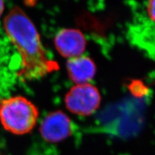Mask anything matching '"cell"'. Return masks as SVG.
Listing matches in <instances>:
<instances>
[{
    "label": "cell",
    "mask_w": 155,
    "mask_h": 155,
    "mask_svg": "<svg viewBox=\"0 0 155 155\" xmlns=\"http://www.w3.org/2000/svg\"><path fill=\"white\" fill-rule=\"evenodd\" d=\"M4 28L21 57L18 76L24 81L40 80L58 68L46 55L40 34L27 14L14 7L4 19Z\"/></svg>",
    "instance_id": "6da1fadb"
},
{
    "label": "cell",
    "mask_w": 155,
    "mask_h": 155,
    "mask_svg": "<svg viewBox=\"0 0 155 155\" xmlns=\"http://www.w3.org/2000/svg\"><path fill=\"white\" fill-rule=\"evenodd\" d=\"M39 114L37 107L24 96L0 100V122L3 128L12 134L30 133L35 127Z\"/></svg>",
    "instance_id": "7a4b0ae2"
},
{
    "label": "cell",
    "mask_w": 155,
    "mask_h": 155,
    "mask_svg": "<svg viewBox=\"0 0 155 155\" xmlns=\"http://www.w3.org/2000/svg\"><path fill=\"white\" fill-rule=\"evenodd\" d=\"M65 105L71 113L88 116L98 110L101 104L98 89L89 83L76 85L65 96Z\"/></svg>",
    "instance_id": "3957f363"
},
{
    "label": "cell",
    "mask_w": 155,
    "mask_h": 155,
    "mask_svg": "<svg viewBox=\"0 0 155 155\" xmlns=\"http://www.w3.org/2000/svg\"><path fill=\"white\" fill-rule=\"evenodd\" d=\"M45 141L59 143L69 138L73 131V124L69 116L61 110L48 113L43 119L39 128Z\"/></svg>",
    "instance_id": "277c9868"
},
{
    "label": "cell",
    "mask_w": 155,
    "mask_h": 155,
    "mask_svg": "<svg viewBox=\"0 0 155 155\" xmlns=\"http://www.w3.org/2000/svg\"><path fill=\"white\" fill-rule=\"evenodd\" d=\"M54 42L59 54L69 59L81 56L87 46L84 34L76 28L61 29L57 33Z\"/></svg>",
    "instance_id": "5b68a950"
},
{
    "label": "cell",
    "mask_w": 155,
    "mask_h": 155,
    "mask_svg": "<svg viewBox=\"0 0 155 155\" xmlns=\"http://www.w3.org/2000/svg\"><path fill=\"white\" fill-rule=\"evenodd\" d=\"M67 71L69 78L76 85L88 83L96 74V65L91 58L80 56L69 59Z\"/></svg>",
    "instance_id": "8992f818"
},
{
    "label": "cell",
    "mask_w": 155,
    "mask_h": 155,
    "mask_svg": "<svg viewBox=\"0 0 155 155\" xmlns=\"http://www.w3.org/2000/svg\"><path fill=\"white\" fill-rule=\"evenodd\" d=\"M148 16L152 22L154 21V0H149L147 7Z\"/></svg>",
    "instance_id": "52a82bcc"
},
{
    "label": "cell",
    "mask_w": 155,
    "mask_h": 155,
    "mask_svg": "<svg viewBox=\"0 0 155 155\" xmlns=\"http://www.w3.org/2000/svg\"><path fill=\"white\" fill-rule=\"evenodd\" d=\"M4 7H5V4L3 0H0V18L2 16V14L4 11Z\"/></svg>",
    "instance_id": "ba28073f"
}]
</instances>
